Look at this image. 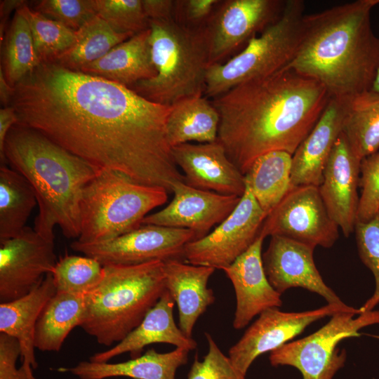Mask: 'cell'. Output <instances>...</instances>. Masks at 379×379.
<instances>
[{
  "label": "cell",
  "mask_w": 379,
  "mask_h": 379,
  "mask_svg": "<svg viewBox=\"0 0 379 379\" xmlns=\"http://www.w3.org/2000/svg\"><path fill=\"white\" fill-rule=\"evenodd\" d=\"M37 200L28 181L5 164L0 167V243L18 236Z\"/></svg>",
  "instance_id": "31"
},
{
  "label": "cell",
  "mask_w": 379,
  "mask_h": 379,
  "mask_svg": "<svg viewBox=\"0 0 379 379\" xmlns=\"http://www.w3.org/2000/svg\"><path fill=\"white\" fill-rule=\"evenodd\" d=\"M172 201L142 220V225L185 228L196 232L198 239L208 234L236 208L241 197L192 187L184 181L175 182Z\"/></svg>",
  "instance_id": "16"
},
{
  "label": "cell",
  "mask_w": 379,
  "mask_h": 379,
  "mask_svg": "<svg viewBox=\"0 0 379 379\" xmlns=\"http://www.w3.org/2000/svg\"><path fill=\"white\" fill-rule=\"evenodd\" d=\"M33 9L74 31L96 15L93 0H41Z\"/></svg>",
  "instance_id": "38"
},
{
  "label": "cell",
  "mask_w": 379,
  "mask_h": 379,
  "mask_svg": "<svg viewBox=\"0 0 379 379\" xmlns=\"http://www.w3.org/2000/svg\"><path fill=\"white\" fill-rule=\"evenodd\" d=\"M189 350L176 347L164 353L154 349L144 354L120 363L82 361L76 366L58 369L69 373L79 379H105L112 377H128L133 379H175L177 369L187 364Z\"/></svg>",
  "instance_id": "25"
},
{
  "label": "cell",
  "mask_w": 379,
  "mask_h": 379,
  "mask_svg": "<svg viewBox=\"0 0 379 379\" xmlns=\"http://www.w3.org/2000/svg\"><path fill=\"white\" fill-rule=\"evenodd\" d=\"M56 293L52 273L26 295L0 304V333L15 338L21 349V367L29 379L38 363L34 354V333L38 318L48 301Z\"/></svg>",
  "instance_id": "24"
},
{
  "label": "cell",
  "mask_w": 379,
  "mask_h": 379,
  "mask_svg": "<svg viewBox=\"0 0 379 379\" xmlns=\"http://www.w3.org/2000/svg\"><path fill=\"white\" fill-rule=\"evenodd\" d=\"M266 217L246 185L233 211L212 232L186 244L183 260L194 265L225 269L254 243Z\"/></svg>",
  "instance_id": "13"
},
{
  "label": "cell",
  "mask_w": 379,
  "mask_h": 379,
  "mask_svg": "<svg viewBox=\"0 0 379 379\" xmlns=\"http://www.w3.org/2000/svg\"><path fill=\"white\" fill-rule=\"evenodd\" d=\"M286 0L220 1L204 26L210 65L225 62L274 23Z\"/></svg>",
  "instance_id": "10"
},
{
  "label": "cell",
  "mask_w": 379,
  "mask_h": 379,
  "mask_svg": "<svg viewBox=\"0 0 379 379\" xmlns=\"http://www.w3.org/2000/svg\"><path fill=\"white\" fill-rule=\"evenodd\" d=\"M361 161L341 133L324 170L322 183L318 187L330 216L345 237L354 232L357 222Z\"/></svg>",
  "instance_id": "19"
},
{
  "label": "cell",
  "mask_w": 379,
  "mask_h": 379,
  "mask_svg": "<svg viewBox=\"0 0 379 379\" xmlns=\"http://www.w3.org/2000/svg\"><path fill=\"white\" fill-rule=\"evenodd\" d=\"M378 217H379V211H378Z\"/></svg>",
  "instance_id": "48"
},
{
  "label": "cell",
  "mask_w": 379,
  "mask_h": 379,
  "mask_svg": "<svg viewBox=\"0 0 379 379\" xmlns=\"http://www.w3.org/2000/svg\"><path fill=\"white\" fill-rule=\"evenodd\" d=\"M208 352L203 361L197 354L187 375V379H246L233 365L229 357L224 354L208 333H205Z\"/></svg>",
  "instance_id": "40"
},
{
  "label": "cell",
  "mask_w": 379,
  "mask_h": 379,
  "mask_svg": "<svg viewBox=\"0 0 379 379\" xmlns=\"http://www.w3.org/2000/svg\"><path fill=\"white\" fill-rule=\"evenodd\" d=\"M219 0H184L175 1V15L176 22L190 27H204L215 8Z\"/></svg>",
  "instance_id": "41"
},
{
  "label": "cell",
  "mask_w": 379,
  "mask_h": 379,
  "mask_svg": "<svg viewBox=\"0 0 379 379\" xmlns=\"http://www.w3.org/2000/svg\"><path fill=\"white\" fill-rule=\"evenodd\" d=\"M357 246L362 262L371 271L375 279V290L359 308L360 312L373 310L379 304V217L361 222H357L354 228Z\"/></svg>",
  "instance_id": "37"
},
{
  "label": "cell",
  "mask_w": 379,
  "mask_h": 379,
  "mask_svg": "<svg viewBox=\"0 0 379 379\" xmlns=\"http://www.w3.org/2000/svg\"><path fill=\"white\" fill-rule=\"evenodd\" d=\"M359 187L357 222H366L375 218L379 211V150L361 159Z\"/></svg>",
  "instance_id": "39"
},
{
  "label": "cell",
  "mask_w": 379,
  "mask_h": 379,
  "mask_svg": "<svg viewBox=\"0 0 379 379\" xmlns=\"http://www.w3.org/2000/svg\"><path fill=\"white\" fill-rule=\"evenodd\" d=\"M17 124L99 169L171 192L184 181L166 133L171 106L106 79L41 62L15 86Z\"/></svg>",
  "instance_id": "1"
},
{
  "label": "cell",
  "mask_w": 379,
  "mask_h": 379,
  "mask_svg": "<svg viewBox=\"0 0 379 379\" xmlns=\"http://www.w3.org/2000/svg\"><path fill=\"white\" fill-rule=\"evenodd\" d=\"M54 241L25 227L0 243V302L20 298L51 273L57 263Z\"/></svg>",
  "instance_id": "14"
},
{
  "label": "cell",
  "mask_w": 379,
  "mask_h": 379,
  "mask_svg": "<svg viewBox=\"0 0 379 379\" xmlns=\"http://www.w3.org/2000/svg\"><path fill=\"white\" fill-rule=\"evenodd\" d=\"M133 35L115 32L103 19L95 15L78 30L72 46L53 62L73 70L93 62L112 48Z\"/></svg>",
  "instance_id": "32"
},
{
  "label": "cell",
  "mask_w": 379,
  "mask_h": 379,
  "mask_svg": "<svg viewBox=\"0 0 379 379\" xmlns=\"http://www.w3.org/2000/svg\"><path fill=\"white\" fill-rule=\"evenodd\" d=\"M314 248L293 239L272 236L262 259L267 279L281 294L301 287L323 297L328 304H345L324 281L314 260Z\"/></svg>",
  "instance_id": "17"
},
{
  "label": "cell",
  "mask_w": 379,
  "mask_h": 379,
  "mask_svg": "<svg viewBox=\"0 0 379 379\" xmlns=\"http://www.w3.org/2000/svg\"><path fill=\"white\" fill-rule=\"evenodd\" d=\"M168 192L134 182L116 171L100 169L82 192L81 244L105 242L142 225L153 209L165 204Z\"/></svg>",
  "instance_id": "7"
},
{
  "label": "cell",
  "mask_w": 379,
  "mask_h": 379,
  "mask_svg": "<svg viewBox=\"0 0 379 379\" xmlns=\"http://www.w3.org/2000/svg\"><path fill=\"white\" fill-rule=\"evenodd\" d=\"M19 10L29 24L41 63L54 61L74 44L75 31L34 11L25 3Z\"/></svg>",
  "instance_id": "34"
},
{
  "label": "cell",
  "mask_w": 379,
  "mask_h": 379,
  "mask_svg": "<svg viewBox=\"0 0 379 379\" xmlns=\"http://www.w3.org/2000/svg\"><path fill=\"white\" fill-rule=\"evenodd\" d=\"M56 292L86 295L93 290L104 277V266L88 256L65 255L51 272Z\"/></svg>",
  "instance_id": "35"
},
{
  "label": "cell",
  "mask_w": 379,
  "mask_h": 379,
  "mask_svg": "<svg viewBox=\"0 0 379 379\" xmlns=\"http://www.w3.org/2000/svg\"><path fill=\"white\" fill-rule=\"evenodd\" d=\"M18 123L17 114L11 106L0 109V159L5 164L4 145L9 131Z\"/></svg>",
  "instance_id": "44"
},
{
  "label": "cell",
  "mask_w": 379,
  "mask_h": 379,
  "mask_svg": "<svg viewBox=\"0 0 379 379\" xmlns=\"http://www.w3.org/2000/svg\"><path fill=\"white\" fill-rule=\"evenodd\" d=\"M371 90L379 95V67L377 70Z\"/></svg>",
  "instance_id": "47"
},
{
  "label": "cell",
  "mask_w": 379,
  "mask_h": 379,
  "mask_svg": "<svg viewBox=\"0 0 379 379\" xmlns=\"http://www.w3.org/2000/svg\"><path fill=\"white\" fill-rule=\"evenodd\" d=\"M86 310V295L56 292L36 321L35 348L44 352L60 351L71 331L82 324Z\"/></svg>",
  "instance_id": "27"
},
{
  "label": "cell",
  "mask_w": 379,
  "mask_h": 379,
  "mask_svg": "<svg viewBox=\"0 0 379 379\" xmlns=\"http://www.w3.org/2000/svg\"><path fill=\"white\" fill-rule=\"evenodd\" d=\"M219 125L220 114L207 98L185 99L171 106L166 123L168 140L172 147L192 141L214 142Z\"/></svg>",
  "instance_id": "28"
},
{
  "label": "cell",
  "mask_w": 379,
  "mask_h": 379,
  "mask_svg": "<svg viewBox=\"0 0 379 379\" xmlns=\"http://www.w3.org/2000/svg\"><path fill=\"white\" fill-rule=\"evenodd\" d=\"M347 98H331L315 126L291 160L292 186L319 187L336 140L343 131Z\"/></svg>",
  "instance_id": "21"
},
{
  "label": "cell",
  "mask_w": 379,
  "mask_h": 379,
  "mask_svg": "<svg viewBox=\"0 0 379 379\" xmlns=\"http://www.w3.org/2000/svg\"><path fill=\"white\" fill-rule=\"evenodd\" d=\"M2 62L3 69H1L13 87L41 63L29 24L19 8L15 11L6 33Z\"/></svg>",
  "instance_id": "33"
},
{
  "label": "cell",
  "mask_w": 379,
  "mask_h": 379,
  "mask_svg": "<svg viewBox=\"0 0 379 379\" xmlns=\"http://www.w3.org/2000/svg\"><path fill=\"white\" fill-rule=\"evenodd\" d=\"M338 226L330 216L318 187L291 186L267 215L260 235L281 236L305 244L331 248L339 237Z\"/></svg>",
  "instance_id": "11"
},
{
  "label": "cell",
  "mask_w": 379,
  "mask_h": 379,
  "mask_svg": "<svg viewBox=\"0 0 379 379\" xmlns=\"http://www.w3.org/2000/svg\"><path fill=\"white\" fill-rule=\"evenodd\" d=\"M149 27L112 48L100 59L79 71L128 88L155 77L149 43Z\"/></svg>",
  "instance_id": "26"
},
{
  "label": "cell",
  "mask_w": 379,
  "mask_h": 379,
  "mask_svg": "<svg viewBox=\"0 0 379 379\" xmlns=\"http://www.w3.org/2000/svg\"><path fill=\"white\" fill-rule=\"evenodd\" d=\"M215 270L178 260L164 262L165 287L177 303L179 328L188 338L198 318L215 300L213 290L207 286Z\"/></svg>",
  "instance_id": "23"
},
{
  "label": "cell",
  "mask_w": 379,
  "mask_h": 379,
  "mask_svg": "<svg viewBox=\"0 0 379 379\" xmlns=\"http://www.w3.org/2000/svg\"><path fill=\"white\" fill-rule=\"evenodd\" d=\"M4 157L35 193L39 213L34 230L54 241V228L58 226L66 237L78 239L82 192L100 169L38 131L18 124L7 135Z\"/></svg>",
  "instance_id": "4"
},
{
  "label": "cell",
  "mask_w": 379,
  "mask_h": 379,
  "mask_svg": "<svg viewBox=\"0 0 379 379\" xmlns=\"http://www.w3.org/2000/svg\"><path fill=\"white\" fill-rule=\"evenodd\" d=\"M361 160L379 150V95L368 90L347 98L343 131Z\"/></svg>",
  "instance_id": "30"
},
{
  "label": "cell",
  "mask_w": 379,
  "mask_h": 379,
  "mask_svg": "<svg viewBox=\"0 0 379 379\" xmlns=\"http://www.w3.org/2000/svg\"><path fill=\"white\" fill-rule=\"evenodd\" d=\"M152 60L157 74L131 88L143 98L172 106L203 96L210 66L204 27L171 20H149Z\"/></svg>",
  "instance_id": "6"
},
{
  "label": "cell",
  "mask_w": 379,
  "mask_h": 379,
  "mask_svg": "<svg viewBox=\"0 0 379 379\" xmlns=\"http://www.w3.org/2000/svg\"><path fill=\"white\" fill-rule=\"evenodd\" d=\"M292 154L275 150L256 158L245 174L246 185L267 215L291 187Z\"/></svg>",
  "instance_id": "29"
},
{
  "label": "cell",
  "mask_w": 379,
  "mask_h": 379,
  "mask_svg": "<svg viewBox=\"0 0 379 379\" xmlns=\"http://www.w3.org/2000/svg\"><path fill=\"white\" fill-rule=\"evenodd\" d=\"M331 98L318 81L284 67L213 98L220 114L218 140L245 175L253 161L267 152L293 155Z\"/></svg>",
  "instance_id": "2"
},
{
  "label": "cell",
  "mask_w": 379,
  "mask_h": 379,
  "mask_svg": "<svg viewBox=\"0 0 379 379\" xmlns=\"http://www.w3.org/2000/svg\"><path fill=\"white\" fill-rule=\"evenodd\" d=\"M198 239L195 232L156 225H142L138 228L112 240L93 244L74 241L75 251L107 265H139L159 260H182L185 246Z\"/></svg>",
  "instance_id": "12"
},
{
  "label": "cell",
  "mask_w": 379,
  "mask_h": 379,
  "mask_svg": "<svg viewBox=\"0 0 379 379\" xmlns=\"http://www.w3.org/2000/svg\"><path fill=\"white\" fill-rule=\"evenodd\" d=\"M21 349L18 340L9 335L0 333V379H29L20 366H16Z\"/></svg>",
  "instance_id": "42"
},
{
  "label": "cell",
  "mask_w": 379,
  "mask_h": 379,
  "mask_svg": "<svg viewBox=\"0 0 379 379\" xmlns=\"http://www.w3.org/2000/svg\"><path fill=\"white\" fill-rule=\"evenodd\" d=\"M174 305L173 298L166 289L136 328L114 347L94 354L89 361L108 362L113 357L126 352L134 359L141 355L145 346L152 343H168L189 351L194 350L197 342L187 337L175 324L173 312Z\"/></svg>",
  "instance_id": "22"
},
{
  "label": "cell",
  "mask_w": 379,
  "mask_h": 379,
  "mask_svg": "<svg viewBox=\"0 0 379 379\" xmlns=\"http://www.w3.org/2000/svg\"><path fill=\"white\" fill-rule=\"evenodd\" d=\"M96 15L115 32L135 35L149 27L142 0H93Z\"/></svg>",
  "instance_id": "36"
},
{
  "label": "cell",
  "mask_w": 379,
  "mask_h": 379,
  "mask_svg": "<svg viewBox=\"0 0 379 379\" xmlns=\"http://www.w3.org/2000/svg\"><path fill=\"white\" fill-rule=\"evenodd\" d=\"M23 1H1V37L5 30L8 15L12 10L19 8L25 3Z\"/></svg>",
  "instance_id": "45"
},
{
  "label": "cell",
  "mask_w": 379,
  "mask_h": 379,
  "mask_svg": "<svg viewBox=\"0 0 379 379\" xmlns=\"http://www.w3.org/2000/svg\"><path fill=\"white\" fill-rule=\"evenodd\" d=\"M14 87L11 86L6 79L2 69H0V98L4 107L9 106L13 93Z\"/></svg>",
  "instance_id": "46"
},
{
  "label": "cell",
  "mask_w": 379,
  "mask_h": 379,
  "mask_svg": "<svg viewBox=\"0 0 379 379\" xmlns=\"http://www.w3.org/2000/svg\"><path fill=\"white\" fill-rule=\"evenodd\" d=\"M305 15L304 1L286 0L282 15L274 23L227 61L209 66L204 94L214 98L285 67L298 51Z\"/></svg>",
  "instance_id": "8"
},
{
  "label": "cell",
  "mask_w": 379,
  "mask_h": 379,
  "mask_svg": "<svg viewBox=\"0 0 379 379\" xmlns=\"http://www.w3.org/2000/svg\"><path fill=\"white\" fill-rule=\"evenodd\" d=\"M142 5L149 20H175V1L142 0Z\"/></svg>",
  "instance_id": "43"
},
{
  "label": "cell",
  "mask_w": 379,
  "mask_h": 379,
  "mask_svg": "<svg viewBox=\"0 0 379 379\" xmlns=\"http://www.w3.org/2000/svg\"><path fill=\"white\" fill-rule=\"evenodd\" d=\"M174 161L188 185L221 194L241 197L245 176L229 159L217 139L206 143H184L172 147Z\"/></svg>",
  "instance_id": "18"
},
{
  "label": "cell",
  "mask_w": 379,
  "mask_h": 379,
  "mask_svg": "<svg viewBox=\"0 0 379 379\" xmlns=\"http://www.w3.org/2000/svg\"><path fill=\"white\" fill-rule=\"evenodd\" d=\"M354 308L345 304H327L316 310L300 312L268 309L260 314L230 349L229 357L236 368L246 375L253 361L260 354L287 343L319 319Z\"/></svg>",
  "instance_id": "15"
},
{
  "label": "cell",
  "mask_w": 379,
  "mask_h": 379,
  "mask_svg": "<svg viewBox=\"0 0 379 379\" xmlns=\"http://www.w3.org/2000/svg\"><path fill=\"white\" fill-rule=\"evenodd\" d=\"M379 0H357L305 14L298 51L285 67L314 79L332 98L371 90L379 67L371 11Z\"/></svg>",
  "instance_id": "3"
},
{
  "label": "cell",
  "mask_w": 379,
  "mask_h": 379,
  "mask_svg": "<svg viewBox=\"0 0 379 379\" xmlns=\"http://www.w3.org/2000/svg\"><path fill=\"white\" fill-rule=\"evenodd\" d=\"M264 238L259 234L254 243L230 266L222 270L234 288L237 306L233 327L241 329L256 315L281 306V294L269 282L262 259Z\"/></svg>",
  "instance_id": "20"
},
{
  "label": "cell",
  "mask_w": 379,
  "mask_h": 379,
  "mask_svg": "<svg viewBox=\"0 0 379 379\" xmlns=\"http://www.w3.org/2000/svg\"><path fill=\"white\" fill-rule=\"evenodd\" d=\"M164 262L104 265L100 283L86 294L81 328L105 346L121 341L156 305L164 291Z\"/></svg>",
  "instance_id": "5"
},
{
  "label": "cell",
  "mask_w": 379,
  "mask_h": 379,
  "mask_svg": "<svg viewBox=\"0 0 379 379\" xmlns=\"http://www.w3.org/2000/svg\"><path fill=\"white\" fill-rule=\"evenodd\" d=\"M376 324L379 310L361 313L354 308L339 312L314 333L270 352V362L273 366H293L303 379H333L346 360V353L339 350L338 343L359 336V330Z\"/></svg>",
  "instance_id": "9"
}]
</instances>
